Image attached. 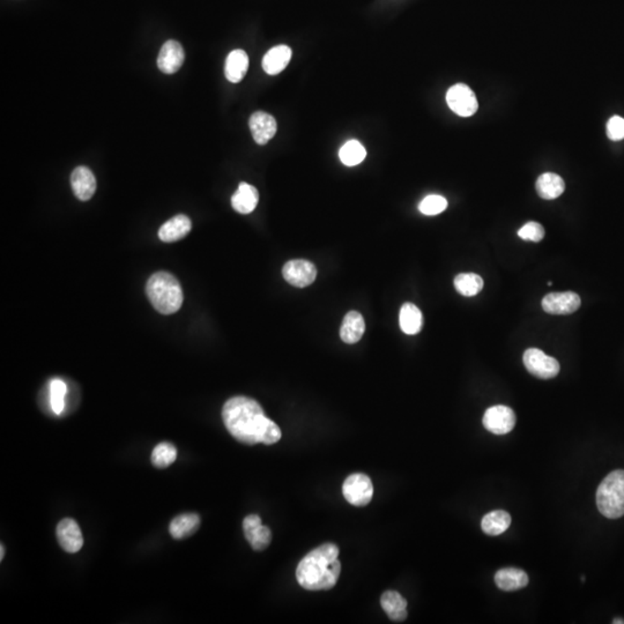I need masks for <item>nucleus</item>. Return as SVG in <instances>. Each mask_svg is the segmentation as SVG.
<instances>
[{
    "instance_id": "nucleus-1",
    "label": "nucleus",
    "mask_w": 624,
    "mask_h": 624,
    "mask_svg": "<svg viewBox=\"0 0 624 624\" xmlns=\"http://www.w3.org/2000/svg\"><path fill=\"white\" fill-rule=\"evenodd\" d=\"M222 420L231 436L243 444L272 446L281 440L279 426L267 418L263 407L251 398H231L222 408Z\"/></svg>"
},
{
    "instance_id": "nucleus-2",
    "label": "nucleus",
    "mask_w": 624,
    "mask_h": 624,
    "mask_svg": "<svg viewBox=\"0 0 624 624\" xmlns=\"http://www.w3.org/2000/svg\"><path fill=\"white\" fill-rule=\"evenodd\" d=\"M339 548L324 543L306 554L296 569L298 584L308 591H324L333 588L341 573Z\"/></svg>"
},
{
    "instance_id": "nucleus-3",
    "label": "nucleus",
    "mask_w": 624,
    "mask_h": 624,
    "mask_svg": "<svg viewBox=\"0 0 624 624\" xmlns=\"http://www.w3.org/2000/svg\"><path fill=\"white\" fill-rule=\"evenodd\" d=\"M146 294L151 304L162 315H171L182 308V287L170 273H154L147 281Z\"/></svg>"
},
{
    "instance_id": "nucleus-4",
    "label": "nucleus",
    "mask_w": 624,
    "mask_h": 624,
    "mask_svg": "<svg viewBox=\"0 0 624 624\" xmlns=\"http://www.w3.org/2000/svg\"><path fill=\"white\" fill-rule=\"evenodd\" d=\"M597 505L606 518L624 515V470L609 473L603 480L597 490Z\"/></svg>"
},
{
    "instance_id": "nucleus-5",
    "label": "nucleus",
    "mask_w": 624,
    "mask_h": 624,
    "mask_svg": "<svg viewBox=\"0 0 624 624\" xmlns=\"http://www.w3.org/2000/svg\"><path fill=\"white\" fill-rule=\"evenodd\" d=\"M343 494L352 505L366 506L373 500V482L363 473H355L343 482Z\"/></svg>"
},
{
    "instance_id": "nucleus-6",
    "label": "nucleus",
    "mask_w": 624,
    "mask_h": 624,
    "mask_svg": "<svg viewBox=\"0 0 624 624\" xmlns=\"http://www.w3.org/2000/svg\"><path fill=\"white\" fill-rule=\"evenodd\" d=\"M523 361L528 373L538 378H554L560 373L558 361L538 348L528 349L524 353Z\"/></svg>"
},
{
    "instance_id": "nucleus-7",
    "label": "nucleus",
    "mask_w": 624,
    "mask_h": 624,
    "mask_svg": "<svg viewBox=\"0 0 624 624\" xmlns=\"http://www.w3.org/2000/svg\"><path fill=\"white\" fill-rule=\"evenodd\" d=\"M446 104L452 111L461 117H470L479 108L474 91L464 84H458L448 89Z\"/></svg>"
},
{
    "instance_id": "nucleus-8",
    "label": "nucleus",
    "mask_w": 624,
    "mask_h": 624,
    "mask_svg": "<svg viewBox=\"0 0 624 624\" xmlns=\"http://www.w3.org/2000/svg\"><path fill=\"white\" fill-rule=\"evenodd\" d=\"M515 412L513 409L503 405L490 407L487 409L483 416V426L487 431L494 435H506L513 431L515 426Z\"/></svg>"
},
{
    "instance_id": "nucleus-9",
    "label": "nucleus",
    "mask_w": 624,
    "mask_h": 624,
    "mask_svg": "<svg viewBox=\"0 0 624 624\" xmlns=\"http://www.w3.org/2000/svg\"><path fill=\"white\" fill-rule=\"evenodd\" d=\"M282 276L286 281L294 287L304 288L313 283L317 276V268L311 261L304 259H295V261L286 263L282 268Z\"/></svg>"
},
{
    "instance_id": "nucleus-10",
    "label": "nucleus",
    "mask_w": 624,
    "mask_h": 624,
    "mask_svg": "<svg viewBox=\"0 0 624 624\" xmlns=\"http://www.w3.org/2000/svg\"><path fill=\"white\" fill-rule=\"evenodd\" d=\"M582 304L580 297L573 291L550 293L543 300V309L550 315H571Z\"/></svg>"
},
{
    "instance_id": "nucleus-11",
    "label": "nucleus",
    "mask_w": 624,
    "mask_h": 624,
    "mask_svg": "<svg viewBox=\"0 0 624 624\" xmlns=\"http://www.w3.org/2000/svg\"><path fill=\"white\" fill-rule=\"evenodd\" d=\"M243 530L252 549L257 552L266 549L272 541V532L261 524L259 515H250L246 517L243 520Z\"/></svg>"
},
{
    "instance_id": "nucleus-12",
    "label": "nucleus",
    "mask_w": 624,
    "mask_h": 624,
    "mask_svg": "<svg viewBox=\"0 0 624 624\" xmlns=\"http://www.w3.org/2000/svg\"><path fill=\"white\" fill-rule=\"evenodd\" d=\"M57 539L61 548L70 554L79 552L84 545V536L74 519L65 518L57 526Z\"/></svg>"
},
{
    "instance_id": "nucleus-13",
    "label": "nucleus",
    "mask_w": 624,
    "mask_h": 624,
    "mask_svg": "<svg viewBox=\"0 0 624 624\" xmlns=\"http://www.w3.org/2000/svg\"><path fill=\"white\" fill-rule=\"evenodd\" d=\"M248 126L251 131L252 138L258 145H266L274 138L278 131L276 121L272 115L264 111H257L252 114L248 121Z\"/></svg>"
},
{
    "instance_id": "nucleus-14",
    "label": "nucleus",
    "mask_w": 624,
    "mask_h": 624,
    "mask_svg": "<svg viewBox=\"0 0 624 624\" xmlns=\"http://www.w3.org/2000/svg\"><path fill=\"white\" fill-rule=\"evenodd\" d=\"M184 49L177 41L170 40L161 48L158 57V67L161 72L173 74L182 67L184 63Z\"/></svg>"
},
{
    "instance_id": "nucleus-15",
    "label": "nucleus",
    "mask_w": 624,
    "mask_h": 624,
    "mask_svg": "<svg viewBox=\"0 0 624 624\" xmlns=\"http://www.w3.org/2000/svg\"><path fill=\"white\" fill-rule=\"evenodd\" d=\"M71 185L76 197L81 201H87L96 191V179L94 173L87 167L76 168L71 175Z\"/></svg>"
},
{
    "instance_id": "nucleus-16",
    "label": "nucleus",
    "mask_w": 624,
    "mask_h": 624,
    "mask_svg": "<svg viewBox=\"0 0 624 624\" xmlns=\"http://www.w3.org/2000/svg\"><path fill=\"white\" fill-rule=\"evenodd\" d=\"M192 222L183 214L173 216L168 220L158 231V237L162 242L173 243L182 240L191 231Z\"/></svg>"
},
{
    "instance_id": "nucleus-17",
    "label": "nucleus",
    "mask_w": 624,
    "mask_h": 624,
    "mask_svg": "<svg viewBox=\"0 0 624 624\" xmlns=\"http://www.w3.org/2000/svg\"><path fill=\"white\" fill-rule=\"evenodd\" d=\"M495 584L502 591H517L528 586V573L517 568H504L498 570L495 575Z\"/></svg>"
},
{
    "instance_id": "nucleus-18",
    "label": "nucleus",
    "mask_w": 624,
    "mask_h": 624,
    "mask_svg": "<svg viewBox=\"0 0 624 624\" xmlns=\"http://www.w3.org/2000/svg\"><path fill=\"white\" fill-rule=\"evenodd\" d=\"M258 201L259 193L257 188L248 183L242 182L231 197V206L241 214H250L255 211Z\"/></svg>"
},
{
    "instance_id": "nucleus-19",
    "label": "nucleus",
    "mask_w": 624,
    "mask_h": 624,
    "mask_svg": "<svg viewBox=\"0 0 624 624\" xmlns=\"http://www.w3.org/2000/svg\"><path fill=\"white\" fill-rule=\"evenodd\" d=\"M293 51L289 46H276L271 49L263 58V69L270 76H276L288 66Z\"/></svg>"
},
{
    "instance_id": "nucleus-20",
    "label": "nucleus",
    "mask_w": 624,
    "mask_h": 624,
    "mask_svg": "<svg viewBox=\"0 0 624 624\" xmlns=\"http://www.w3.org/2000/svg\"><path fill=\"white\" fill-rule=\"evenodd\" d=\"M248 69V56L244 50H233L224 65V76L228 81L238 84L246 76Z\"/></svg>"
},
{
    "instance_id": "nucleus-21",
    "label": "nucleus",
    "mask_w": 624,
    "mask_h": 624,
    "mask_svg": "<svg viewBox=\"0 0 624 624\" xmlns=\"http://www.w3.org/2000/svg\"><path fill=\"white\" fill-rule=\"evenodd\" d=\"M364 331H366V323L363 316L358 311H349L343 318V325L340 328V336L343 343L353 345L360 341L361 338L363 336Z\"/></svg>"
},
{
    "instance_id": "nucleus-22",
    "label": "nucleus",
    "mask_w": 624,
    "mask_h": 624,
    "mask_svg": "<svg viewBox=\"0 0 624 624\" xmlns=\"http://www.w3.org/2000/svg\"><path fill=\"white\" fill-rule=\"evenodd\" d=\"M381 605L391 621L403 622L406 620L407 601L399 592H384L381 598Z\"/></svg>"
},
{
    "instance_id": "nucleus-23",
    "label": "nucleus",
    "mask_w": 624,
    "mask_h": 624,
    "mask_svg": "<svg viewBox=\"0 0 624 624\" xmlns=\"http://www.w3.org/2000/svg\"><path fill=\"white\" fill-rule=\"evenodd\" d=\"M536 192L545 201H553L563 193L565 184L562 177L556 173H545L538 178L535 184Z\"/></svg>"
},
{
    "instance_id": "nucleus-24",
    "label": "nucleus",
    "mask_w": 624,
    "mask_h": 624,
    "mask_svg": "<svg viewBox=\"0 0 624 624\" xmlns=\"http://www.w3.org/2000/svg\"><path fill=\"white\" fill-rule=\"evenodd\" d=\"M201 526V517L197 513L177 515L169 525V532L173 539L181 540L191 536Z\"/></svg>"
},
{
    "instance_id": "nucleus-25",
    "label": "nucleus",
    "mask_w": 624,
    "mask_h": 624,
    "mask_svg": "<svg viewBox=\"0 0 624 624\" xmlns=\"http://www.w3.org/2000/svg\"><path fill=\"white\" fill-rule=\"evenodd\" d=\"M399 324L403 333L408 336L420 333L423 328V316L416 304L405 303L401 306Z\"/></svg>"
},
{
    "instance_id": "nucleus-26",
    "label": "nucleus",
    "mask_w": 624,
    "mask_h": 624,
    "mask_svg": "<svg viewBox=\"0 0 624 624\" xmlns=\"http://www.w3.org/2000/svg\"><path fill=\"white\" fill-rule=\"evenodd\" d=\"M511 525V515L503 510H495L487 513L481 521L482 530L490 536L504 533Z\"/></svg>"
},
{
    "instance_id": "nucleus-27",
    "label": "nucleus",
    "mask_w": 624,
    "mask_h": 624,
    "mask_svg": "<svg viewBox=\"0 0 624 624\" xmlns=\"http://www.w3.org/2000/svg\"><path fill=\"white\" fill-rule=\"evenodd\" d=\"M455 288L463 296H475L483 288V280L475 273H461L455 278Z\"/></svg>"
},
{
    "instance_id": "nucleus-28",
    "label": "nucleus",
    "mask_w": 624,
    "mask_h": 624,
    "mask_svg": "<svg viewBox=\"0 0 624 624\" xmlns=\"http://www.w3.org/2000/svg\"><path fill=\"white\" fill-rule=\"evenodd\" d=\"M366 156H367V151L358 140H351L348 143H346L339 152L340 160L348 167L358 166L366 158Z\"/></svg>"
},
{
    "instance_id": "nucleus-29",
    "label": "nucleus",
    "mask_w": 624,
    "mask_h": 624,
    "mask_svg": "<svg viewBox=\"0 0 624 624\" xmlns=\"http://www.w3.org/2000/svg\"><path fill=\"white\" fill-rule=\"evenodd\" d=\"M177 450L170 443H160L152 452V464L158 468H166L176 461Z\"/></svg>"
},
{
    "instance_id": "nucleus-30",
    "label": "nucleus",
    "mask_w": 624,
    "mask_h": 624,
    "mask_svg": "<svg viewBox=\"0 0 624 624\" xmlns=\"http://www.w3.org/2000/svg\"><path fill=\"white\" fill-rule=\"evenodd\" d=\"M50 405L55 414L59 416L64 411L65 394H66V384L61 379H54L50 382Z\"/></svg>"
},
{
    "instance_id": "nucleus-31",
    "label": "nucleus",
    "mask_w": 624,
    "mask_h": 624,
    "mask_svg": "<svg viewBox=\"0 0 624 624\" xmlns=\"http://www.w3.org/2000/svg\"><path fill=\"white\" fill-rule=\"evenodd\" d=\"M446 207H448V201L446 198L438 194H431L420 203L418 211L424 216H433L444 212Z\"/></svg>"
},
{
    "instance_id": "nucleus-32",
    "label": "nucleus",
    "mask_w": 624,
    "mask_h": 624,
    "mask_svg": "<svg viewBox=\"0 0 624 624\" xmlns=\"http://www.w3.org/2000/svg\"><path fill=\"white\" fill-rule=\"evenodd\" d=\"M518 236L521 240L540 242L545 237V228L538 222H528L519 229Z\"/></svg>"
},
{
    "instance_id": "nucleus-33",
    "label": "nucleus",
    "mask_w": 624,
    "mask_h": 624,
    "mask_svg": "<svg viewBox=\"0 0 624 624\" xmlns=\"http://www.w3.org/2000/svg\"><path fill=\"white\" fill-rule=\"evenodd\" d=\"M607 136L613 141L624 139V119L614 116L607 123Z\"/></svg>"
},
{
    "instance_id": "nucleus-34",
    "label": "nucleus",
    "mask_w": 624,
    "mask_h": 624,
    "mask_svg": "<svg viewBox=\"0 0 624 624\" xmlns=\"http://www.w3.org/2000/svg\"><path fill=\"white\" fill-rule=\"evenodd\" d=\"M0 549H1V555H0V560H3L4 556H5V547H4V545H1V547H0Z\"/></svg>"
},
{
    "instance_id": "nucleus-35",
    "label": "nucleus",
    "mask_w": 624,
    "mask_h": 624,
    "mask_svg": "<svg viewBox=\"0 0 624 624\" xmlns=\"http://www.w3.org/2000/svg\"><path fill=\"white\" fill-rule=\"evenodd\" d=\"M613 623H614V624H618V623L622 624V623H624V621H622L621 618H616V620H614V621H613Z\"/></svg>"
}]
</instances>
